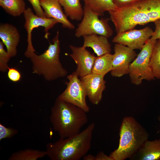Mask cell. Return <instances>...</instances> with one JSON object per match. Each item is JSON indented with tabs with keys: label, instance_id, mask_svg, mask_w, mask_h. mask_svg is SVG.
I'll use <instances>...</instances> for the list:
<instances>
[{
	"label": "cell",
	"instance_id": "1",
	"mask_svg": "<svg viewBox=\"0 0 160 160\" xmlns=\"http://www.w3.org/2000/svg\"><path fill=\"white\" fill-rule=\"evenodd\" d=\"M108 12L118 33L160 18V0H136Z\"/></svg>",
	"mask_w": 160,
	"mask_h": 160
},
{
	"label": "cell",
	"instance_id": "2",
	"mask_svg": "<svg viewBox=\"0 0 160 160\" xmlns=\"http://www.w3.org/2000/svg\"><path fill=\"white\" fill-rule=\"evenodd\" d=\"M95 124L79 133L46 145L47 156L52 160H79L90 149Z\"/></svg>",
	"mask_w": 160,
	"mask_h": 160
},
{
	"label": "cell",
	"instance_id": "3",
	"mask_svg": "<svg viewBox=\"0 0 160 160\" xmlns=\"http://www.w3.org/2000/svg\"><path fill=\"white\" fill-rule=\"evenodd\" d=\"M51 111L50 122L60 138H65L79 133L88 121L87 113L58 97Z\"/></svg>",
	"mask_w": 160,
	"mask_h": 160
},
{
	"label": "cell",
	"instance_id": "4",
	"mask_svg": "<svg viewBox=\"0 0 160 160\" xmlns=\"http://www.w3.org/2000/svg\"><path fill=\"white\" fill-rule=\"evenodd\" d=\"M149 136L147 131L134 118L125 117L120 128L119 146L109 156L114 160L131 159L148 140Z\"/></svg>",
	"mask_w": 160,
	"mask_h": 160
},
{
	"label": "cell",
	"instance_id": "5",
	"mask_svg": "<svg viewBox=\"0 0 160 160\" xmlns=\"http://www.w3.org/2000/svg\"><path fill=\"white\" fill-rule=\"evenodd\" d=\"M59 32L50 43L47 49L41 55L33 54L29 58L32 63L33 73L42 76L48 81L65 77L68 74L60 62Z\"/></svg>",
	"mask_w": 160,
	"mask_h": 160
},
{
	"label": "cell",
	"instance_id": "6",
	"mask_svg": "<svg viewBox=\"0 0 160 160\" xmlns=\"http://www.w3.org/2000/svg\"><path fill=\"white\" fill-rule=\"evenodd\" d=\"M156 40L150 38L131 63L129 74L132 84L139 85L142 84L143 80L149 81L154 79L155 78L150 67V62Z\"/></svg>",
	"mask_w": 160,
	"mask_h": 160
},
{
	"label": "cell",
	"instance_id": "7",
	"mask_svg": "<svg viewBox=\"0 0 160 160\" xmlns=\"http://www.w3.org/2000/svg\"><path fill=\"white\" fill-rule=\"evenodd\" d=\"M81 21L75 31L77 38L92 34L105 36L108 38L113 34V31L108 24V18L99 19V15L84 6Z\"/></svg>",
	"mask_w": 160,
	"mask_h": 160
},
{
	"label": "cell",
	"instance_id": "8",
	"mask_svg": "<svg viewBox=\"0 0 160 160\" xmlns=\"http://www.w3.org/2000/svg\"><path fill=\"white\" fill-rule=\"evenodd\" d=\"M68 81L65 82L66 87L58 97L64 101L81 108L86 113L90 108L86 101L85 89L80 79L75 72L67 76Z\"/></svg>",
	"mask_w": 160,
	"mask_h": 160
},
{
	"label": "cell",
	"instance_id": "9",
	"mask_svg": "<svg viewBox=\"0 0 160 160\" xmlns=\"http://www.w3.org/2000/svg\"><path fill=\"white\" fill-rule=\"evenodd\" d=\"M24 15L25 19L24 27L27 33V46L24 55L25 57L29 58L35 51L32 41V32L33 30L39 26L44 27L45 32L44 37L48 39L49 35L48 33L49 30L58 22L54 19L43 17L35 15L30 8L26 9Z\"/></svg>",
	"mask_w": 160,
	"mask_h": 160
},
{
	"label": "cell",
	"instance_id": "10",
	"mask_svg": "<svg viewBox=\"0 0 160 160\" xmlns=\"http://www.w3.org/2000/svg\"><path fill=\"white\" fill-rule=\"evenodd\" d=\"M114 49L111 75L119 77L129 74L130 65L137 55L136 52L127 46L118 43L115 44Z\"/></svg>",
	"mask_w": 160,
	"mask_h": 160
},
{
	"label": "cell",
	"instance_id": "11",
	"mask_svg": "<svg viewBox=\"0 0 160 160\" xmlns=\"http://www.w3.org/2000/svg\"><path fill=\"white\" fill-rule=\"evenodd\" d=\"M153 31L149 27L140 29H132L117 33L112 40L133 49L141 50L152 36Z\"/></svg>",
	"mask_w": 160,
	"mask_h": 160
},
{
	"label": "cell",
	"instance_id": "12",
	"mask_svg": "<svg viewBox=\"0 0 160 160\" xmlns=\"http://www.w3.org/2000/svg\"><path fill=\"white\" fill-rule=\"evenodd\" d=\"M71 53L67 54L74 60L77 65L75 71L79 77L83 76L92 73L96 57L86 48L82 47L69 45Z\"/></svg>",
	"mask_w": 160,
	"mask_h": 160
},
{
	"label": "cell",
	"instance_id": "13",
	"mask_svg": "<svg viewBox=\"0 0 160 160\" xmlns=\"http://www.w3.org/2000/svg\"><path fill=\"white\" fill-rule=\"evenodd\" d=\"M104 76L92 73L80 77L87 96L94 105L98 104L102 99L103 93L106 88Z\"/></svg>",
	"mask_w": 160,
	"mask_h": 160
},
{
	"label": "cell",
	"instance_id": "14",
	"mask_svg": "<svg viewBox=\"0 0 160 160\" xmlns=\"http://www.w3.org/2000/svg\"><path fill=\"white\" fill-rule=\"evenodd\" d=\"M46 17L52 18L62 24L63 28L73 29L75 26L67 18L58 0H40Z\"/></svg>",
	"mask_w": 160,
	"mask_h": 160
},
{
	"label": "cell",
	"instance_id": "15",
	"mask_svg": "<svg viewBox=\"0 0 160 160\" xmlns=\"http://www.w3.org/2000/svg\"><path fill=\"white\" fill-rule=\"evenodd\" d=\"M0 38L11 57L16 56L17 47L20 39V34L17 28L14 25L7 23L1 24Z\"/></svg>",
	"mask_w": 160,
	"mask_h": 160
},
{
	"label": "cell",
	"instance_id": "16",
	"mask_svg": "<svg viewBox=\"0 0 160 160\" xmlns=\"http://www.w3.org/2000/svg\"><path fill=\"white\" fill-rule=\"evenodd\" d=\"M83 37L84 42L82 46L86 48H92L97 56L111 53V45L106 37L92 34Z\"/></svg>",
	"mask_w": 160,
	"mask_h": 160
},
{
	"label": "cell",
	"instance_id": "17",
	"mask_svg": "<svg viewBox=\"0 0 160 160\" xmlns=\"http://www.w3.org/2000/svg\"><path fill=\"white\" fill-rule=\"evenodd\" d=\"M140 160L160 159V139L147 140L139 151L131 159Z\"/></svg>",
	"mask_w": 160,
	"mask_h": 160
},
{
	"label": "cell",
	"instance_id": "18",
	"mask_svg": "<svg viewBox=\"0 0 160 160\" xmlns=\"http://www.w3.org/2000/svg\"><path fill=\"white\" fill-rule=\"evenodd\" d=\"M58 0L63 7L67 17L73 20H81L84 15V9L80 3L81 0Z\"/></svg>",
	"mask_w": 160,
	"mask_h": 160
},
{
	"label": "cell",
	"instance_id": "19",
	"mask_svg": "<svg viewBox=\"0 0 160 160\" xmlns=\"http://www.w3.org/2000/svg\"><path fill=\"white\" fill-rule=\"evenodd\" d=\"M113 55L111 53L96 57L92 73L105 76L112 69Z\"/></svg>",
	"mask_w": 160,
	"mask_h": 160
},
{
	"label": "cell",
	"instance_id": "20",
	"mask_svg": "<svg viewBox=\"0 0 160 160\" xmlns=\"http://www.w3.org/2000/svg\"><path fill=\"white\" fill-rule=\"evenodd\" d=\"M84 6L101 16L106 12L114 10L117 7L113 0H83Z\"/></svg>",
	"mask_w": 160,
	"mask_h": 160
},
{
	"label": "cell",
	"instance_id": "21",
	"mask_svg": "<svg viewBox=\"0 0 160 160\" xmlns=\"http://www.w3.org/2000/svg\"><path fill=\"white\" fill-rule=\"evenodd\" d=\"M0 6L8 14L18 16L24 13L26 9L23 0H3Z\"/></svg>",
	"mask_w": 160,
	"mask_h": 160
},
{
	"label": "cell",
	"instance_id": "22",
	"mask_svg": "<svg viewBox=\"0 0 160 160\" xmlns=\"http://www.w3.org/2000/svg\"><path fill=\"white\" fill-rule=\"evenodd\" d=\"M47 155L46 151L27 149L20 150L12 154L9 160H36Z\"/></svg>",
	"mask_w": 160,
	"mask_h": 160
},
{
	"label": "cell",
	"instance_id": "23",
	"mask_svg": "<svg viewBox=\"0 0 160 160\" xmlns=\"http://www.w3.org/2000/svg\"><path fill=\"white\" fill-rule=\"evenodd\" d=\"M150 65L154 77L160 79V39L157 40L154 44Z\"/></svg>",
	"mask_w": 160,
	"mask_h": 160
},
{
	"label": "cell",
	"instance_id": "24",
	"mask_svg": "<svg viewBox=\"0 0 160 160\" xmlns=\"http://www.w3.org/2000/svg\"><path fill=\"white\" fill-rule=\"evenodd\" d=\"M4 44L0 41V70L5 72L8 70V63L12 57L7 51L4 48Z\"/></svg>",
	"mask_w": 160,
	"mask_h": 160
},
{
	"label": "cell",
	"instance_id": "25",
	"mask_svg": "<svg viewBox=\"0 0 160 160\" xmlns=\"http://www.w3.org/2000/svg\"><path fill=\"white\" fill-rule=\"evenodd\" d=\"M18 133V130L14 128L7 127L0 124V140L11 138Z\"/></svg>",
	"mask_w": 160,
	"mask_h": 160
},
{
	"label": "cell",
	"instance_id": "26",
	"mask_svg": "<svg viewBox=\"0 0 160 160\" xmlns=\"http://www.w3.org/2000/svg\"><path fill=\"white\" fill-rule=\"evenodd\" d=\"M7 71V76L10 80L16 82L20 80L21 78V73L16 68L8 67Z\"/></svg>",
	"mask_w": 160,
	"mask_h": 160
},
{
	"label": "cell",
	"instance_id": "27",
	"mask_svg": "<svg viewBox=\"0 0 160 160\" xmlns=\"http://www.w3.org/2000/svg\"><path fill=\"white\" fill-rule=\"evenodd\" d=\"M32 6L36 14L41 17H46L41 6L40 0H28Z\"/></svg>",
	"mask_w": 160,
	"mask_h": 160
},
{
	"label": "cell",
	"instance_id": "28",
	"mask_svg": "<svg viewBox=\"0 0 160 160\" xmlns=\"http://www.w3.org/2000/svg\"><path fill=\"white\" fill-rule=\"evenodd\" d=\"M155 28L150 39L152 40H157L160 39V18L154 22Z\"/></svg>",
	"mask_w": 160,
	"mask_h": 160
},
{
	"label": "cell",
	"instance_id": "29",
	"mask_svg": "<svg viewBox=\"0 0 160 160\" xmlns=\"http://www.w3.org/2000/svg\"><path fill=\"white\" fill-rule=\"evenodd\" d=\"M95 160H114L113 159L105 154L102 151L99 152L95 156Z\"/></svg>",
	"mask_w": 160,
	"mask_h": 160
},
{
	"label": "cell",
	"instance_id": "30",
	"mask_svg": "<svg viewBox=\"0 0 160 160\" xmlns=\"http://www.w3.org/2000/svg\"><path fill=\"white\" fill-rule=\"evenodd\" d=\"M136 0H113L117 7L121 6Z\"/></svg>",
	"mask_w": 160,
	"mask_h": 160
},
{
	"label": "cell",
	"instance_id": "31",
	"mask_svg": "<svg viewBox=\"0 0 160 160\" xmlns=\"http://www.w3.org/2000/svg\"><path fill=\"white\" fill-rule=\"evenodd\" d=\"M83 159L84 160H95V156L89 154L86 155L83 158Z\"/></svg>",
	"mask_w": 160,
	"mask_h": 160
},
{
	"label": "cell",
	"instance_id": "32",
	"mask_svg": "<svg viewBox=\"0 0 160 160\" xmlns=\"http://www.w3.org/2000/svg\"><path fill=\"white\" fill-rule=\"evenodd\" d=\"M158 119L159 121L160 122V117H158Z\"/></svg>",
	"mask_w": 160,
	"mask_h": 160
},
{
	"label": "cell",
	"instance_id": "33",
	"mask_svg": "<svg viewBox=\"0 0 160 160\" xmlns=\"http://www.w3.org/2000/svg\"><path fill=\"white\" fill-rule=\"evenodd\" d=\"M3 0H0V2H1V1H3Z\"/></svg>",
	"mask_w": 160,
	"mask_h": 160
},
{
	"label": "cell",
	"instance_id": "34",
	"mask_svg": "<svg viewBox=\"0 0 160 160\" xmlns=\"http://www.w3.org/2000/svg\"></svg>",
	"mask_w": 160,
	"mask_h": 160
}]
</instances>
